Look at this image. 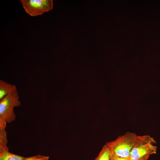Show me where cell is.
<instances>
[{
  "mask_svg": "<svg viewBox=\"0 0 160 160\" xmlns=\"http://www.w3.org/2000/svg\"><path fill=\"white\" fill-rule=\"evenodd\" d=\"M140 137V136L135 133L127 132L116 140L106 143V145L112 155L121 157H128Z\"/></svg>",
  "mask_w": 160,
  "mask_h": 160,
  "instance_id": "6da1fadb",
  "label": "cell"
},
{
  "mask_svg": "<svg viewBox=\"0 0 160 160\" xmlns=\"http://www.w3.org/2000/svg\"><path fill=\"white\" fill-rule=\"evenodd\" d=\"M21 105L17 90L13 91L0 101V117L10 123L16 118L14 108Z\"/></svg>",
  "mask_w": 160,
  "mask_h": 160,
  "instance_id": "7a4b0ae2",
  "label": "cell"
},
{
  "mask_svg": "<svg viewBox=\"0 0 160 160\" xmlns=\"http://www.w3.org/2000/svg\"><path fill=\"white\" fill-rule=\"evenodd\" d=\"M153 138L148 135L140 136V138L132 150L129 156L131 160H138L142 157L156 153V147Z\"/></svg>",
  "mask_w": 160,
  "mask_h": 160,
  "instance_id": "3957f363",
  "label": "cell"
},
{
  "mask_svg": "<svg viewBox=\"0 0 160 160\" xmlns=\"http://www.w3.org/2000/svg\"><path fill=\"white\" fill-rule=\"evenodd\" d=\"M26 12L33 16L41 15L51 10L53 8L52 0H20Z\"/></svg>",
  "mask_w": 160,
  "mask_h": 160,
  "instance_id": "277c9868",
  "label": "cell"
},
{
  "mask_svg": "<svg viewBox=\"0 0 160 160\" xmlns=\"http://www.w3.org/2000/svg\"><path fill=\"white\" fill-rule=\"evenodd\" d=\"M7 123L6 121L0 117V151H9L7 146L8 140L5 130Z\"/></svg>",
  "mask_w": 160,
  "mask_h": 160,
  "instance_id": "5b68a950",
  "label": "cell"
},
{
  "mask_svg": "<svg viewBox=\"0 0 160 160\" xmlns=\"http://www.w3.org/2000/svg\"><path fill=\"white\" fill-rule=\"evenodd\" d=\"M15 85L12 84L1 79L0 80V100L11 92L16 90Z\"/></svg>",
  "mask_w": 160,
  "mask_h": 160,
  "instance_id": "8992f818",
  "label": "cell"
},
{
  "mask_svg": "<svg viewBox=\"0 0 160 160\" xmlns=\"http://www.w3.org/2000/svg\"><path fill=\"white\" fill-rule=\"evenodd\" d=\"M25 158L10 153L9 151H0V160H23Z\"/></svg>",
  "mask_w": 160,
  "mask_h": 160,
  "instance_id": "52a82bcc",
  "label": "cell"
},
{
  "mask_svg": "<svg viewBox=\"0 0 160 160\" xmlns=\"http://www.w3.org/2000/svg\"><path fill=\"white\" fill-rule=\"evenodd\" d=\"M111 153L106 144L103 147L101 151L95 160H111Z\"/></svg>",
  "mask_w": 160,
  "mask_h": 160,
  "instance_id": "ba28073f",
  "label": "cell"
},
{
  "mask_svg": "<svg viewBox=\"0 0 160 160\" xmlns=\"http://www.w3.org/2000/svg\"><path fill=\"white\" fill-rule=\"evenodd\" d=\"M49 157L39 154L37 155L25 157L23 160H49Z\"/></svg>",
  "mask_w": 160,
  "mask_h": 160,
  "instance_id": "9c48e42d",
  "label": "cell"
},
{
  "mask_svg": "<svg viewBox=\"0 0 160 160\" xmlns=\"http://www.w3.org/2000/svg\"><path fill=\"white\" fill-rule=\"evenodd\" d=\"M111 155V160H131L130 157L124 158L118 157Z\"/></svg>",
  "mask_w": 160,
  "mask_h": 160,
  "instance_id": "30bf717a",
  "label": "cell"
},
{
  "mask_svg": "<svg viewBox=\"0 0 160 160\" xmlns=\"http://www.w3.org/2000/svg\"><path fill=\"white\" fill-rule=\"evenodd\" d=\"M150 156H144L138 160H148Z\"/></svg>",
  "mask_w": 160,
  "mask_h": 160,
  "instance_id": "8fae6325",
  "label": "cell"
}]
</instances>
